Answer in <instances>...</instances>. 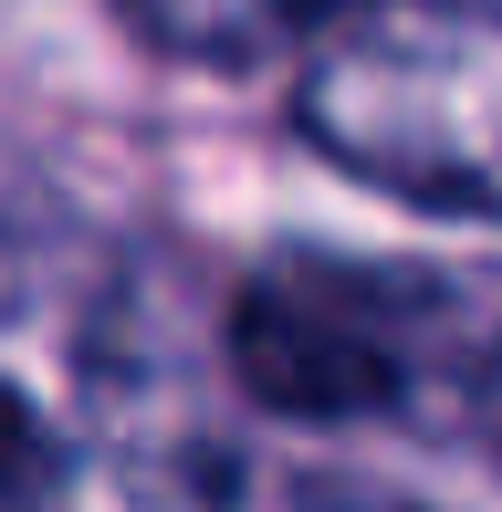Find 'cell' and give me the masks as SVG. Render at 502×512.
I'll list each match as a JSON object with an SVG mask.
<instances>
[{
	"label": "cell",
	"instance_id": "1",
	"mask_svg": "<svg viewBox=\"0 0 502 512\" xmlns=\"http://www.w3.org/2000/svg\"><path fill=\"white\" fill-rule=\"evenodd\" d=\"M0 512H241L220 366L74 209H0Z\"/></svg>",
	"mask_w": 502,
	"mask_h": 512
},
{
	"label": "cell",
	"instance_id": "2",
	"mask_svg": "<svg viewBox=\"0 0 502 512\" xmlns=\"http://www.w3.org/2000/svg\"><path fill=\"white\" fill-rule=\"evenodd\" d=\"M231 377L335 429H482L502 408V262L272 251L231 304Z\"/></svg>",
	"mask_w": 502,
	"mask_h": 512
},
{
	"label": "cell",
	"instance_id": "3",
	"mask_svg": "<svg viewBox=\"0 0 502 512\" xmlns=\"http://www.w3.org/2000/svg\"><path fill=\"white\" fill-rule=\"evenodd\" d=\"M293 105L346 178L502 230V0H367L304 42Z\"/></svg>",
	"mask_w": 502,
	"mask_h": 512
},
{
	"label": "cell",
	"instance_id": "4",
	"mask_svg": "<svg viewBox=\"0 0 502 512\" xmlns=\"http://www.w3.org/2000/svg\"><path fill=\"white\" fill-rule=\"evenodd\" d=\"M168 53H199V63H251V53H304L325 42L346 11L367 0H126Z\"/></svg>",
	"mask_w": 502,
	"mask_h": 512
},
{
	"label": "cell",
	"instance_id": "5",
	"mask_svg": "<svg viewBox=\"0 0 502 512\" xmlns=\"http://www.w3.org/2000/svg\"><path fill=\"white\" fill-rule=\"evenodd\" d=\"M314 512H408V502H367V492H346V502H314Z\"/></svg>",
	"mask_w": 502,
	"mask_h": 512
}]
</instances>
